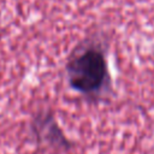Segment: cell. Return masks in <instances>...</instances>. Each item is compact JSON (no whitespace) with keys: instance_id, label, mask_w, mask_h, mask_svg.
<instances>
[{"instance_id":"2","label":"cell","mask_w":154,"mask_h":154,"mask_svg":"<svg viewBox=\"0 0 154 154\" xmlns=\"http://www.w3.org/2000/svg\"><path fill=\"white\" fill-rule=\"evenodd\" d=\"M32 131L40 142H43L48 146L63 149H66L70 146L66 136L59 128L53 114L49 112H41L34 118Z\"/></svg>"},{"instance_id":"1","label":"cell","mask_w":154,"mask_h":154,"mask_svg":"<svg viewBox=\"0 0 154 154\" xmlns=\"http://www.w3.org/2000/svg\"><path fill=\"white\" fill-rule=\"evenodd\" d=\"M69 85L81 95L100 100L112 93V79L105 48L95 40H87L71 54L66 64Z\"/></svg>"}]
</instances>
